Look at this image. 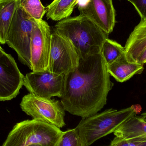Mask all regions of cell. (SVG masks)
Instances as JSON below:
<instances>
[{
  "mask_svg": "<svg viewBox=\"0 0 146 146\" xmlns=\"http://www.w3.org/2000/svg\"><path fill=\"white\" fill-rule=\"evenodd\" d=\"M63 132L54 125L38 119L16 123L2 146H56Z\"/></svg>",
  "mask_w": 146,
  "mask_h": 146,
  "instance_id": "obj_4",
  "label": "cell"
},
{
  "mask_svg": "<svg viewBox=\"0 0 146 146\" xmlns=\"http://www.w3.org/2000/svg\"><path fill=\"white\" fill-rule=\"evenodd\" d=\"M28 146H42L40 145H38V144H33V145H30Z\"/></svg>",
  "mask_w": 146,
  "mask_h": 146,
  "instance_id": "obj_25",
  "label": "cell"
},
{
  "mask_svg": "<svg viewBox=\"0 0 146 146\" xmlns=\"http://www.w3.org/2000/svg\"><path fill=\"white\" fill-rule=\"evenodd\" d=\"M82 146H86L85 145H84V144H83V145H82Z\"/></svg>",
  "mask_w": 146,
  "mask_h": 146,
  "instance_id": "obj_27",
  "label": "cell"
},
{
  "mask_svg": "<svg viewBox=\"0 0 146 146\" xmlns=\"http://www.w3.org/2000/svg\"><path fill=\"white\" fill-rule=\"evenodd\" d=\"M54 31L69 41L83 59L101 53L103 43L109 38V35L81 15L59 21Z\"/></svg>",
  "mask_w": 146,
  "mask_h": 146,
  "instance_id": "obj_2",
  "label": "cell"
},
{
  "mask_svg": "<svg viewBox=\"0 0 146 146\" xmlns=\"http://www.w3.org/2000/svg\"><path fill=\"white\" fill-rule=\"evenodd\" d=\"M146 140V138L126 139L115 136L109 146H141Z\"/></svg>",
  "mask_w": 146,
  "mask_h": 146,
  "instance_id": "obj_20",
  "label": "cell"
},
{
  "mask_svg": "<svg viewBox=\"0 0 146 146\" xmlns=\"http://www.w3.org/2000/svg\"><path fill=\"white\" fill-rule=\"evenodd\" d=\"M78 0H54L46 8V17L54 21L68 19L77 5Z\"/></svg>",
  "mask_w": 146,
  "mask_h": 146,
  "instance_id": "obj_16",
  "label": "cell"
},
{
  "mask_svg": "<svg viewBox=\"0 0 146 146\" xmlns=\"http://www.w3.org/2000/svg\"><path fill=\"white\" fill-rule=\"evenodd\" d=\"M24 76L15 60L6 53L0 58V101L15 98L23 86Z\"/></svg>",
  "mask_w": 146,
  "mask_h": 146,
  "instance_id": "obj_11",
  "label": "cell"
},
{
  "mask_svg": "<svg viewBox=\"0 0 146 146\" xmlns=\"http://www.w3.org/2000/svg\"><path fill=\"white\" fill-rule=\"evenodd\" d=\"M127 60L137 63L140 55L146 48V19H141L127 39L124 46Z\"/></svg>",
  "mask_w": 146,
  "mask_h": 146,
  "instance_id": "obj_12",
  "label": "cell"
},
{
  "mask_svg": "<svg viewBox=\"0 0 146 146\" xmlns=\"http://www.w3.org/2000/svg\"><path fill=\"white\" fill-rule=\"evenodd\" d=\"M80 57L72 44L54 32L51 33V47L48 70L64 74L78 66Z\"/></svg>",
  "mask_w": 146,
  "mask_h": 146,
  "instance_id": "obj_7",
  "label": "cell"
},
{
  "mask_svg": "<svg viewBox=\"0 0 146 146\" xmlns=\"http://www.w3.org/2000/svg\"><path fill=\"white\" fill-rule=\"evenodd\" d=\"M101 53L83 59L65 75L61 103L65 111L87 118L97 114L106 104L114 84Z\"/></svg>",
  "mask_w": 146,
  "mask_h": 146,
  "instance_id": "obj_1",
  "label": "cell"
},
{
  "mask_svg": "<svg viewBox=\"0 0 146 146\" xmlns=\"http://www.w3.org/2000/svg\"><path fill=\"white\" fill-rule=\"evenodd\" d=\"M101 54L106 66H110L125 55V48L117 42L108 38L102 45Z\"/></svg>",
  "mask_w": 146,
  "mask_h": 146,
  "instance_id": "obj_17",
  "label": "cell"
},
{
  "mask_svg": "<svg viewBox=\"0 0 146 146\" xmlns=\"http://www.w3.org/2000/svg\"><path fill=\"white\" fill-rule=\"evenodd\" d=\"M20 5L31 17L37 20L42 19L46 13V8L40 0H21Z\"/></svg>",
  "mask_w": 146,
  "mask_h": 146,
  "instance_id": "obj_18",
  "label": "cell"
},
{
  "mask_svg": "<svg viewBox=\"0 0 146 146\" xmlns=\"http://www.w3.org/2000/svg\"><path fill=\"white\" fill-rule=\"evenodd\" d=\"M65 75L44 72L27 73L24 76L23 86L30 94L44 98H61L64 90Z\"/></svg>",
  "mask_w": 146,
  "mask_h": 146,
  "instance_id": "obj_8",
  "label": "cell"
},
{
  "mask_svg": "<svg viewBox=\"0 0 146 146\" xmlns=\"http://www.w3.org/2000/svg\"><path fill=\"white\" fill-rule=\"evenodd\" d=\"M51 35L48 23L42 19L36 20L31 44V70L32 72H44L48 69Z\"/></svg>",
  "mask_w": 146,
  "mask_h": 146,
  "instance_id": "obj_9",
  "label": "cell"
},
{
  "mask_svg": "<svg viewBox=\"0 0 146 146\" xmlns=\"http://www.w3.org/2000/svg\"><path fill=\"white\" fill-rule=\"evenodd\" d=\"M20 106L24 112L33 119L41 120L59 128L66 125L65 110L59 100L29 94L23 97Z\"/></svg>",
  "mask_w": 146,
  "mask_h": 146,
  "instance_id": "obj_6",
  "label": "cell"
},
{
  "mask_svg": "<svg viewBox=\"0 0 146 146\" xmlns=\"http://www.w3.org/2000/svg\"><path fill=\"white\" fill-rule=\"evenodd\" d=\"M107 68L110 74L120 82L127 81L135 75L141 74L144 70V65L129 62L125 55L107 66Z\"/></svg>",
  "mask_w": 146,
  "mask_h": 146,
  "instance_id": "obj_13",
  "label": "cell"
},
{
  "mask_svg": "<svg viewBox=\"0 0 146 146\" xmlns=\"http://www.w3.org/2000/svg\"><path fill=\"white\" fill-rule=\"evenodd\" d=\"M80 15L87 17L109 35L116 23L113 0H78Z\"/></svg>",
  "mask_w": 146,
  "mask_h": 146,
  "instance_id": "obj_10",
  "label": "cell"
},
{
  "mask_svg": "<svg viewBox=\"0 0 146 146\" xmlns=\"http://www.w3.org/2000/svg\"><path fill=\"white\" fill-rule=\"evenodd\" d=\"M141 146H146V140L144 142L143 144Z\"/></svg>",
  "mask_w": 146,
  "mask_h": 146,
  "instance_id": "obj_26",
  "label": "cell"
},
{
  "mask_svg": "<svg viewBox=\"0 0 146 146\" xmlns=\"http://www.w3.org/2000/svg\"><path fill=\"white\" fill-rule=\"evenodd\" d=\"M6 53H6V52L4 51V50L3 49V48L1 47V45H0V58L2 57L3 56L5 55Z\"/></svg>",
  "mask_w": 146,
  "mask_h": 146,
  "instance_id": "obj_23",
  "label": "cell"
},
{
  "mask_svg": "<svg viewBox=\"0 0 146 146\" xmlns=\"http://www.w3.org/2000/svg\"><path fill=\"white\" fill-rule=\"evenodd\" d=\"M36 20L30 16L20 3L14 15L7 34L6 44L17 53L19 60L31 70V44Z\"/></svg>",
  "mask_w": 146,
  "mask_h": 146,
  "instance_id": "obj_5",
  "label": "cell"
},
{
  "mask_svg": "<svg viewBox=\"0 0 146 146\" xmlns=\"http://www.w3.org/2000/svg\"><path fill=\"white\" fill-rule=\"evenodd\" d=\"M140 118H141V119H143L144 121L146 122V111L142 113L141 115L140 116Z\"/></svg>",
  "mask_w": 146,
  "mask_h": 146,
  "instance_id": "obj_24",
  "label": "cell"
},
{
  "mask_svg": "<svg viewBox=\"0 0 146 146\" xmlns=\"http://www.w3.org/2000/svg\"><path fill=\"white\" fill-rule=\"evenodd\" d=\"M113 133L115 136L123 139H146V122L134 116L121 124Z\"/></svg>",
  "mask_w": 146,
  "mask_h": 146,
  "instance_id": "obj_14",
  "label": "cell"
},
{
  "mask_svg": "<svg viewBox=\"0 0 146 146\" xmlns=\"http://www.w3.org/2000/svg\"></svg>",
  "mask_w": 146,
  "mask_h": 146,
  "instance_id": "obj_28",
  "label": "cell"
},
{
  "mask_svg": "<svg viewBox=\"0 0 146 146\" xmlns=\"http://www.w3.org/2000/svg\"><path fill=\"white\" fill-rule=\"evenodd\" d=\"M137 63L144 65L146 63V48L140 55L138 59Z\"/></svg>",
  "mask_w": 146,
  "mask_h": 146,
  "instance_id": "obj_22",
  "label": "cell"
},
{
  "mask_svg": "<svg viewBox=\"0 0 146 146\" xmlns=\"http://www.w3.org/2000/svg\"><path fill=\"white\" fill-rule=\"evenodd\" d=\"M83 145L76 128L63 132L56 146H82Z\"/></svg>",
  "mask_w": 146,
  "mask_h": 146,
  "instance_id": "obj_19",
  "label": "cell"
},
{
  "mask_svg": "<svg viewBox=\"0 0 146 146\" xmlns=\"http://www.w3.org/2000/svg\"><path fill=\"white\" fill-rule=\"evenodd\" d=\"M21 0H0V44H6L7 34Z\"/></svg>",
  "mask_w": 146,
  "mask_h": 146,
  "instance_id": "obj_15",
  "label": "cell"
},
{
  "mask_svg": "<svg viewBox=\"0 0 146 146\" xmlns=\"http://www.w3.org/2000/svg\"><path fill=\"white\" fill-rule=\"evenodd\" d=\"M132 3L141 19H146V0H127Z\"/></svg>",
  "mask_w": 146,
  "mask_h": 146,
  "instance_id": "obj_21",
  "label": "cell"
},
{
  "mask_svg": "<svg viewBox=\"0 0 146 146\" xmlns=\"http://www.w3.org/2000/svg\"><path fill=\"white\" fill-rule=\"evenodd\" d=\"M137 113V110L133 106L119 110L108 109L82 118L76 128L82 143L86 146H89L113 133L121 124L136 115Z\"/></svg>",
  "mask_w": 146,
  "mask_h": 146,
  "instance_id": "obj_3",
  "label": "cell"
}]
</instances>
